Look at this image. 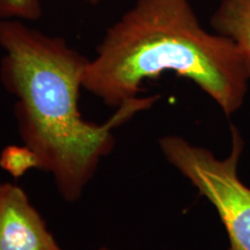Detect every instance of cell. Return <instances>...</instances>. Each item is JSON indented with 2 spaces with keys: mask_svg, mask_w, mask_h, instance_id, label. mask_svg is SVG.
Returning a JSON list of instances; mask_svg holds the SVG:
<instances>
[{
  "mask_svg": "<svg viewBox=\"0 0 250 250\" xmlns=\"http://www.w3.org/2000/svg\"><path fill=\"white\" fill-rule=\"evenodd\" d=\"M0 80L18 99L19 134L33 152L37 169L52 175L62 199L73 203L115 147L114 131L159 95L125 102L103 124L88 122L79 109L80 89L89 59L62 37L27 27L18 19L0 20Z\"/></svg>",
  "mask_w": 250,
  "mask_h": 250,
  "instance_id": "cell-1",
  "label": "cell"
},
{
  "mask_svg": "<svg viewBox=\"0 0 250 250\" xmlns=\"http://www.w3.org/2000/svg\"><path fill=\"white\" fill-rule=\"evenodd\" d=\"M165 72L191 80L226 116L241 108L250 80L237 46L203 28L190 0H136L107 29L83 86L118 108Z\"/></svg>",
  "mask_w": 250,
  "mask_h": 250,
  "instance_id": "cell-2",
  "label": "cell"
},
{
  "mask_svg": "<svg viewBox=\"0 0 250 250\" xmlns=\"http://www.w3.org/2000/svg\"><path fill=\"white\" fill-rule=\"evenodd\" d=\"M230 130L232 149L223 160L177 136L164 137L159 145L167 161L218 211L229 240L228 250H250V188L237 175L243 140L234 125Z\"/></svg>",
  "mask_w": 250,
  "mask_h": 250,
  "instance_id": "cell-3",
  "label": "cell"
},
{
  "mask_svg": "<svg viewBox=\"0 0 250 250\" xmlns=\"http://www.w3.org/2000/svg\"><path fill=\"white\" fill-rule=\"evenodd\" d=\"M0 250H65L21 187L0 183Z\"/></svg>",
  "mask_w": 250,
  "mask_h": 250,
  "instance_id": "cell-4",
  "label": "cell"
},
{
  "mask_svg": "<svg viewBox=\"0 0 250 250\" xmlns=\"http://www.w3.org/2000/svg\"><path fill=\"white\" fill-rule=\"evenodd\" d=\"M210 24L214 33L237 46L250 77V0H221L211 15Z\"/></svg>",
  "mask_w": 250,
  "mask_h": 250,
  "instance_id": "cell-5",
  "label": "cell"
},
{
  "mask_svg": "<svg viewBox=\"0 0 250 250\" xmlns=\"http://www.w3.org/2000/svg\"><path fill=\"white\" fill-rule=\"evenodd\" d=\"M0 167L13 177H20L28 170L37 169V161L33 152L24 145H12L2 149Z\"/></svg>",
  "mask_w": 250,
  "mask_h": 250,
  "instance_id": "cell-6",
  "label": "cell"
},
{
  "mask_svg": "<svg viewBox=\"0 0 250 250\" xmlns=\"http://www.w3.org/2000/svg\"><path fill=\"white\" fill-rule=\"evenodd\" d=\"M41 14L40 0H0V20H37Z\"/></svg>",
  "mask_w": 250,
  "mask_h": 250,
  "instance_id": "cell-7",
  "label": "cell"
},
{
  "mask_svg": "<svg viewBox=\"0 0 250 250\" xmlns=\"http://www.w3.org/2000/svg\"><path fill=\"white\" fill-rule=\"evenodd\" d=\"M90 2H92V4H98V2L100 1V0H89Z\"/></svg>",
  "mask_w": 250,
  "mask_h": 250,
  "instance_id": "cell-8",
  "label": "cell"
},
{
  "mask_svg": "<svg viewBox=\"0 0 250 250\" xmlns=\"http://www.w3.org/2000/svg\"><path fill=\"white\" fill-rule=\"evenodd\" d=\"M99 250H110V249H108V248H105V247H103V248H100Z\"/></svg>",
  "mask_w": 250,
  "mask_h": 250,
  "instance_id": "cell-9",
  "label": "cell"
}]
</instances>
